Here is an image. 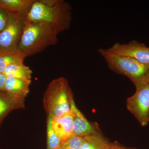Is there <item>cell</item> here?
Wrapping results in <instances>:
<instances>
[{
    "mask_svg": "<svg viewBox=\"0 0 149 149\" xmlns=\"http://www.w3.org/2000/svg\"><path fill=\"white\" fill-rule=\"evenodd\" d=\"M25 19L47 24L58 35L69 29L72 8L64 0H35Z\"/></svg>",
    "mask_w": 149,
    "mask_h": 149,
    "instance_id": "cell-1",
    "label": "cell"
},
{
    "mask_svg": "<svg viewBox=\"0 0 149 149\" xmlns=\"http://www.w3.org/2000/svg\"><path fill=\"white\" fill-rule=\"evenodd\" d=\"M57 34L50 26L25 19L17 50L26 57L40 53L58 42Z\"/></svg>",
    "mask_w": 149,
    "mask_h": 149,
    "instance_id": "cell-2",
    "label": "cell"
},
{
    "mask_svg": "<svg viewBox=\"0 0 149 149\" xmlns=\"http://www.w3.org/2000/svg\"><path fill=\"white\" fill-rule=\"evenodd\" d=\"M70 90L68 80L64 77L56 78L49 83L43 97V105L48 117H60L71 111Z\"/></svg>",
    "mask_w": 149,
    "mask_h": 149,
    "instance_id": "cell-3",
    "label": "cell"
},
{
    "mask_svg": "<svg viewBox=\"0 0 149 149\" xmlns=\"http://www.w3.org/2000/svg\"><path fill=\"white\" fill-rule=\"evenodd\" d=\"M97 52L110 69L118 74L126 76L132 82L141 79L149 70V66L132 58L112 53L107 49L100 48Z\"/></svg>",
    "mask_w": 149,
    "mask_h": 149,
    "instance_id": "cell-4",
    "label": "cell"
},
{
    "mask_svg": "<svg viewBox=\"0 0 149 149\" xmlns=\"http://www.w3.org/2000/svg\"><path fill=\"white\" fill-rule=\"evenodd\" d=\"M136 91L126 102L127 109L134 116L142 126L149 122V84L145 82H133Z\"/></svg>",
    "mask_w": 149,
    "mask_h": 149,
    "instance_id": "cell-5",
    "label": "cell"
},
{
    "mask_svg": "<svg viewBox=\"0 0 149 149\" xmlns=\"http://www.w3.org/2000/svg\"><path fill=\"white\" fill-rule=\"evenodd\" d=\"M25 22L23 15L10 12L7 24L0 32V52L17 50Z\"/></svg>",
    "mask_w": 149,
    "mask_h": 149,
    "instance_id": "cell-6",
    "label": "cell"
},
{
    "mask_svg": "<svg viewBox=\"0 0 149 149\" xmlns=\"http://www.w3.org/2000/svg\"><path fill=\"white\" fill-rule=\"evenodd\" d=\"M107 49L112 53L132 58L142 64L149 66V47L144 43L136 40H132L126 44L117 42Z\"/></svg>",
    "mask_w": 149,
    "mask_h": 149,
    "instance_id": "cell-7",
    "label": "cell"
},
{
    "mask_svg": "<svg viewBox=\"0 0 149 149\" xmlns=\"http://www.w3.org/2000/svg\"><path fill=\"white\" fill-rule=\"evenodd\" d=\"M69 98L71 110L73 115V135L84 136L101 132L98 124L97 123L90 122L87 120L83 113L78 109L74 103L71 89L70 91Z\"/></svg>",
    "mask_w": 149,
    "mask_h": 149,
    "instance_id": "cell-8",
    "label": "cell"
},
{
    "mask_svg": "<svg viewBox=\"0 0 149 149\" xmlns=\"http://www.w3.org/2000/svg\"><path fill=\"white\" fill-rule=\"evenodd\" d=\"M24 100L6 91H0V128L5 118L11 112L24 108Z\"/></svg>",
    "mask_w": 149,
    "mask_h": 149,
    "instance_id": "cell-9",
    "label": "cell"
},
{
    "mask_svg": "<svg viewBox=\"0 0 149 149\" xmlns=\"http://www.w3.org/2000/svg\"><path fill=\"white\" fill-rule=\"evenodd\" d=\"M52 127L62 142L73 135V119L72 111L60 117L52 118Z\"/></svg>",
    "mask_w": 149,
    "mask_h": 149,
    "instance_id": "cell-10",
    "label": "cell"
},
{
    "mask_svg": "<svg viewBox=\"0 0 149 149\" xmlns=\"http://www.w3.org/2000/svg\"><path fill=\"white\" fill-rule=\"evenodd\" d=\"M31 83V80L6 77L5 90L12 95L25 99L29 94Z\"/></svg>",
    "mask_w": 149,
    "mask_h": 149,
    "instance_id": "cell-11",
    "label": "cell"
},
{
    "mask_svg": "<svg viewBox=\"0 0 149 149\" xmlns=\"http://www.w3.org/2000/svg\"><path fill=\"white\" fill-rule=\"evenodd\" d=\"M35 0H0V8L27 17Z\"/></svg>",
    "mask_w": 149,
    "mask_h": 149,
    "instance_id": "cell-12",
    "label": "cell"
},
{
    "mask_svg": "<svg viewBox=\"0 0 149 149\" xmlns=\"http://www.w3.org/2000/svg\"><path fill=\"white\" fill-rule=\"evenodd\" d=\"M84 143L80 149H109L110 143L101 132L83 136Z\"/></svg>",
    "mask_w": 149,
    "mask_h": 149,
    "instance_id": "cell-13",
    "label": "cell"
},
{
    "mask_svg": "<svg viewBox=\"0 0 149 149\" xmlns=\"http://www.w3.org/2000/svg\"><path fill=\"white\" fill-rule=\"evenodd\" d=\"M3 73L6 77L31 80L32 71L23 63L9 65L6 68Z\"/></svg>",
    "mask_w": 149,
    "mask_h": 149,
    "instance_id": "cell-14",
    "label": "cell"
},
{
    "mask_svg": "<svg viewBox=\"0 0 149 149\" xmlns=\"http://www.w3.org/2000/svg\"><path fill=\"white\" fill-rule=\"evenodd\" d=\"M26 57L17 50L0 52V72L12 65L24 63Z\"/></svg>",
    "mask_w": 149,
    "mask_h": 149,
    "instance_id": "cell-15",
    "label": "cell"
},
{
    "mask_svg": "<svg viewBox=\"0 0 149 149\" xmlns=\"http://www.w3.org/2000/svg\"><path fill=\"white\" fill-rule=\"evenodd\" d=\"M52 118L47 117V149H57L62 142L57 136L52 127Z\"/></svg>",
    "mask_w": 149,
    "mask_h": 149,
    "instance_id": "cell-16",
    "label": "cell"
},
{
    "mask_svg": "<svg viewBox=\"0 0 149 149\" xmlns=\"http://www.w3.org/2000/svg\"><path fill=\"white\" fill-rule=\"evenodd\" d=\"M83 136L72 135L69 139L62 142L58 149H80L84 143Z\"/></svg>",
    "mask_w": 149,
    "mask_h": 149,
    "instance_id": "cell-17",
    "label": "cell"
},
{
    "mask_svg": "<svg viewBox=\"0 0 149 149\" xmlns=\"http://www.w3.org/2000/svg\"><path fill=\"white\" fill-rule=\"evenodd\" d=\"M10 15V12L0 8V32L7 24Z\"/></svg>",
    "mask_w": 149,
    "mask_h": 149,
    "instance_id": "cell-18",
    "label": "cell"
},
{
    "mask_svg": "<svg viewBox=\"0 0 149 149\" xmlns=\"http://www.w3.org/2000/svg\"><path fill=\"white\" fill-rule=\"evenodd\" d=\"M109 149H135L126 148L124 146L120 145L116 141L110 143Z\"/></svg>",
    "mask_w": 149,
    "mask_h": 149,
    "instance_id": "cell-19",
    "label": "cell"
},
{
    "mask_svg": "<svg viewBox=\"0 0 149 149\" xmlns=\"http://www.w3.org/2000/svg\"><path fill=\"white\" fill-rule=\"evenodd\" d=\"M6 77L3 73L0 72V91H5V83Z\"/></svg>",
    "mask_w": 149,
    "mask_h": 149,
    "instance_id": "cell-20",
    "label": "cell"
},
{
    "mask_svg": "<svg viewBox=\"0 0 149 149\" xmlns=\"http://www.w3.org/2000/svg\"><path fill=\"white\" fill-rule=\"evenodd\" d=\"M136 81L145 82V83L149 84V69L148 70V72H146V73L141 79H139V80H136V81H133V83L136 82Z\"/></svg>",
    "mask_w": 149,
    "mask_h": 149,
    "instance_id": "cell-21",
    "label": "cell"
},
{
    "mask_svg": "<svg viewBox=\"0 0 149 149\" xmlns=\"http://www.w3.org/2000/svg\"><path fill=\"white\" fill-rule=\"evenodd\" d=\"M0 149H1V148H0Z\"/></svg>",
    "mask_w": 149,
    "mask_h": 149,
    "instance_id": "cell-22",
    "label": "cell"
},
{
    "mask_svg": "<svg viewBox=\"0 0 149 149\" xmlns=\"http://www.w3.org/2000/svg\"></svg>",
    "mask_w": 149,
    "mask_h": 149,
    "instance_id": "cell-23",
    "label": "cell"
}]
</instances>
